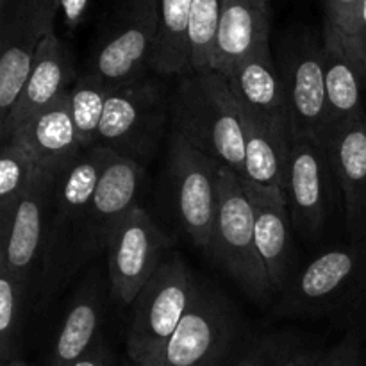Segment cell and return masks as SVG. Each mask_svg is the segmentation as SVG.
Listing matches in <instances>:
<instances>
[{
    "label": "cell",
    "instance_id": "obj_21",
    "mask_svg": "<svg viewBox=\"0 0 366 366\" xmlns=\"http://www.w3.org/2000/svg\"><path fill=\"white\" fill-rule=\"evenodd\" d=\"M106 317V293L102 281L93 274L82 282L68 306L49 366H71L100 342V327Z\"/></svg>",
    "mask_w": 366,
    "mask_h": 366
},
{
    "label": "cell",
    "instance_id": "obj_1",
    "mask_svg": "<svg viewBox=\"0 0 366 366\" xmlns=\"http://www.w3.org/2000/svg\"><path fill=\"white\" fill-rule=\"evenodd\" d=\"M170 120L189 145L243 177L245 131L227 75L218 70L182 75L170 97Z\"/></svg>",
    "mask_w": 366,
    "mask_h": 366
},
{
    "label": "cell",
    "instance_id": "obj_28",
    "mask_svg": "<svg viewBox=\"0 0 366 366\" xmlns=\"http://www.w3.org/2000/svg\"><path fill=\"white\" fill-rule=\"evenodd\" d=\"M109 92L111 86H107L99 75L88 71L75 81L68 93L71 118L82 149H92L97 145Z\"/></svg>",
    "mask_w": 366,
    "mask_h": 366
},
{
    "label": "cell",
    "instance_id": "obj_8",
    "mask_svg": "<svg viewBox=\"0 0 366 366\" xmlns=\"http://www.w3.org/2000/svg\"><path fill=\"white\" fill-rule=\"evenodd\" d=\"M239 317L227 297L199 281L195 297L157 366H218L238 338Z\"/></svg>",
    "mask_w": 366,
    "mask_h": 366
},
{
    "label": "cell",
    "instance_id": "obj_20",
    "mask_svg": "<svg viewBox=\"0 0 366 366\" xmlns=\"http://www.w3.org/2000/svg\"><path fill=\"white\" fill-rule=\"evenodd\" d=\"M327 138L332 131L366 117V66L338 41H324Z\"/></svg>",
    "mask_w": 366,
    "mask_h": 366
},
{
    "label": "cell",
    "instance_id": "obj_40",
    "mask_svg": "<svg viewBox=\"0 0 366 366\" xmlns=\"http://www.w3.org/2000/svg\"><path fill=\"white\" fill-rule=\"evenodd\" d=\"M365 120H366V117H365Z\"/></svg>",
    "mask_w": 366,
    "mask_h": 366
},
{
    "label": "cell",
    "instance_id": "obj_33",
    "mask_svg": "<svg viewBox=\"0 0 366 366\" xmlns=\"http://www.w3.org/2000/svg\"><path fill=\"white\" fill-rule=\"evenodd\" d=\"M292 356L288 340L281 336H267L254 343L252 349L239 360L236 366H275Z\"/></svg>",
    "mask_w": 366,
    "mask_h": 366
},
{
    "label": "cell",
    "instance_id": "obj_13",
    "mask_svg": "<svg viewBox=\"0 0 366 366\" xmlns=\"http://www.w3.org/2000/svg\"><path fill=\"white\" fill-rule=\"evenodd\" d=\"M142 184V164L113 152L86 211L79 247L82 264L107 249V242L117 225L138 206L136 199Z\"/></svg>",
    "mask_w": 366,
    "mask_h": 366
},
{
    "label": "cell",
    "instance_id": "obj_10",
    "mask_svg": "<svg viewBox=\"0 0 366 366\" xmlns=\"http://www.w3.org/2000/svg\"><path fill=\"white\" fill-rule=\"evenodd\" d=\"M172 239L136 206L107 242V272L111 295L120 304H132L168 256Z\"/></svg>",
    "mask_w": 366,
    "mask_h": 366
},
{
    "label": "cell",
    "instance_id": "obj_3",
    "mask_svg": "<svg viewBox=\"0 0 366 366\" xmlns=\"http://www.w3.org/2000/svg\"><path fill=\"white\" fill-rule=\"evenodd\" d=\"M366 292V239L327 249L295 270L282 288L275 315L318 318L352 306Z\"/></svg>",
    "mask_w": 366,
    "mask_h": 366
},
{
    "label": "cell",
    "instance_id": "obj_24",
    "mask_svg": "<svg viewBox=\"0 0 366 366\" xmlns=\"http://www.w3.org/2000/svg\"><path fill=\"white\" fill-rule=\"evenodd\" d=\"M39 41L20 14L0 25V124L9 118L27 84Z\"/></svg>",
    "mask_w": 366,
    "mask_h": 366
},
{
    "label": "cell",
    "instance_id": "obj_25",
    "mask_svg": "<svg viewBox=\"0 0 366 366\" xmlns=\"http://www.w3.org/2000/svg\"><path fill=\"white\" fill-rule=\"evenodd\" d=\"M156 4L159 36L152 70L159 75L189 74L188 29L193 0H156Z\"/></svg>",
    "mask_w": 366,
    "mask_h": 366
},
{
    "label": "cell",
    "instance_id": "obj_34",
    "mask_svg": "<svg viewBox=\"0 0 366 366\" xmlns=\"http://www.w3.org/2000/svg\"><path fill=\"white\" fill-rule=\"evenodd\" d=\"M350 52L361 59V63L366 66V0L361 4L360 14H357L356 27H354L352 45H350Z\"/></svg>",
    "mask_w": 366,
    "mask_h": 366
},
{
    "label": "cell",
    "instance_id": "obj_11",
    "mask_svg": "<svg viewBox=\"0 0 366 366\" xmlns=\"http://www.w3.org/2000/svg\"><path fill=\"white\" fill-rule=\"evenodd\" d=\"M332 175L335 168L325 143L313 138L292 139L282 192L293 227L306 238H317L324 231L331 207Z\"/></svg>",
    "mask_w": 366,
    "mask_h": 366
},
{
    "label": "cell",
    "instance_id": "obj_29",
    "mask_svg": "<svg viewBox=\"0 0 366 366\" xmlns=\"http://www.w3.org/2000/svg\"><path fill=\"white\" fill-rule=\"evenodd\" d=\"M225 0H193L189 13V68L192 71L213 70L214 43Z\"/></svg>",
    "mask_w": 366,
    "mask_h": 366
},
{
    "label": "cell",
    "instance_id": "obj_18",
    "mask_svg": "<svg viewBox=\"0 0 366 366\" xmlns=\"http://www.w3.org/2000/svg\"><path fill=\"white\" fill-rule=\"evenodd\" d=\"M236 100L263 120L290 131L286 88L274 63L270 41L254 46L227 74Z\"/></svg>",
    "mask_w": 366,
    "mask_h": 366
},
{
    "label": "cell",
    "instance_id": "obj_37",
    "mask_svg": "<svg viewBox=\"0 0 366 366\" xmlns=\"http://www.w3.org/2000/svg\"><path fill=\"white\" fill-rule=\"evenodd\" d=\"M322 354L324 352H318V350H300V352H293L292 356L275 366H317Z\"/></svg>",
    "mask_w": 366,
    "mask_h": 366
},
{
    "label": "cell",
    "instance_id": "obj_30",
    "mask_svg": "<svg viewBox=\"0 0 366 366\" xmlns=\"http://www.w3.org/2000/svg\"><path fill=\"white\" fill-rule=\"evenodd\" d=\"M361 4L363 0H324V41H338L350 50Z\"/></svg>",
    "mask_w": 366,
    "mask_h": 366
},
{
    "label": "cell",
    "instance_id": "obj_12",
    "mask_svg": "<svg viewBox=\"0 0 366 366\" xmlns=\"http://www.w3.org/2000/svg\"><path fill=\"white\" fill-rule=\"evenodd\" d=\"M56 174L36 172L32 184L18 202L9 231L0 234V267L36 285L49 234Z\"/></svg>",
    "mask_w": 366,
    "mask_h": 366
},
{
    "label": "cell",
    "instance_id": "obj_31",
    "mask_svg": "<svg viewBox=\"0 0 366 366\" xmlns=\"http://www.w3.org/2000/svg\"><path fill=\"white\" fill-rule=\"evenodd\" d=\"M61 0H20L14 14H20L39 39L54 31Z\"/></svg>",
    "mask_w": 366,
    "mask_h": 366
},
{
    "label": "cell",
    "instance_id": "obj_35",
    "mask_svg": "<svg viewBox=\"0 0 366 366\" xmlns=\"http://www.w3.org/2000/svg\"><path fill=\"white\" fill-rule=\"evenodd\" d=\"M88 4L89 0H61V11L64 13L68 27H77V24L84 16L86 9H88Z\"/></svg>",
    "mask_w": 366,
    "mask_h": 366
},
{
    "label": "cell",
    "instance_id": "obj_38",
    "mask_svg": "<svg viewBox=\"0 0 366 366\" xmlns=\"http://www.w3.org/2000/svg\"><path fill=\"white\" fill-rule=\"evenodd\" d=\"M20 0H0V25L9 21L18 9Z\"/></svg>",
    "mask_w": 366,
    "mask_h": 366
},
{
    "label": "cell",
    "instance_id": "obj_22",
    "mask_svg": "<svg viewBox=\"0 0 366 366\" xmlns=\"http://www.w3.org/2000/svg\"><path fill=\"white\" fill-rule=\"evenodd\" d=\"M263 41H270L268 0H225L214 43L213 70L227 75Z\"/></svg>",
    "mask_w": 366,
    "mask_h": 366
},
{
    "label": "cell",
    "instance_id": "obj_32",
    "mask_svg": "<svg viewBox=\"0 0 366 366\" xmlns=\"http://www.w3.org/2000/svg\"><path fill=\"white\" fill-rule=\"evenodd\" d=\"M317 366H366V350L361 345V336L350 329L345 338L340 340L329 352L322 354Z\"/></svg>",
    "mask_w": 366,
    "mask_h": 366
},
{
    "label": "cell",
    "instance_id": "obj_2",
    "mask_svg": "<svg viewBox=\"0 0 366 366\" xmlns=\"http://www.w3.org/2000/svg\"><path fill=\"white\" fill-rule=\"evenodd\" d=\"M111 156L109 149L95 145L82 150L74 163L56 174L49 234L34 285L41 300L49 299L82 267L79 247L86 211Z\"/></svg>",
    "mask_w": 366,
    "mask_h": 366
},
{
    "label": "cell",
    "instance_id": "obj_17",
    "mask_svg": "<svg viewBox=\"0 0 366 366\" xmlns=\"http://www.w3.org/2000/svg\"><path fill=\"white\" fill-rule=\"evenodd\" d=\"M335 177L343 193L345 225L350 242L366 239V120L345 125L325 142Z\"/></svg>",
    "mask_w": 366,
    "mask_h": 366
},
{
    "label": "cell",
    "instance_id": "obj_27",
    "mask_svg": "<svg viewBox=\"0 0 366 366\" xmlns=\"http://www.w3.org/2000/svg\"><path fill=\"white\" fill-rule=\"evenodd\" d=\"M38 167L18 142L4 143L0 154V234L9 231L18 202L32 184Z\"/></svg>",
    "mask_w": 366,
    "mask_h": 366
},
{
    "label": "cell",
    "instance_id": "obj_39",
    "mask_svg": "<svg viewBox=\"0 0 366 366\" xmlns=\"http://www.w3.org/2000/svg\"><path fill=\"white\" fill-rule=\"evenodd\" d=\"M2 366H29V365L24 363V361H21V360H14V361H11V363L2 365Z\"/></svg>",
    "mask_w": 366,
    "mask_h": 366
},
{
    "label": "cell",
    "instance_id": "obj_23",
    "mask_svg": "<svg viewBox=\"0 0 366 366\" xmlns=\"http://www.w3.org/2000/svg\"><path fill=\"white\" fill-rule=\"evenodd\" d=\"M239 109L245 131V170L242 181L259 188L282 189L292 134L286 127L263 120L242 104Z\"/></svg>",
    "mask_w": 366,
    "mask_h": 366
},
{
    "label": "cell",
    "instance_id": "obj_14",
    "mask_svg": "<svg viewBox=\"0 0 366 366\" xmlns=\"http://www.w3.org/2000/svg\"><path fill=\"white\" fill-rule=\"evenodd\" d=\"M281 77L286 88L292 139L313 138L320 143L327 142L324 46L300 43L288 56Z\"/></svg>",
    "mask_w": 366,
    "mask_h": 366
},
{
    "label": "cell",
    "instance_id": "obj_26",
    "mask_svg": "<svg viewBox=\"0 0 366 366\" xmlns=\"http://www.w3.org/2000/svg\"><path fill=\"white\" fill-rule=\"evenodd\" d=\"M32 285L0 267V361L18 360Z\"/></svg>",
    "mask_w": 366,
    "mask_h": 366
},
{
    "label": "cell",
    "instance_id": "obj_9",
    "mask_svg": "<svg viewBox=\"0 0 366 366\" xmlns=\"http://www.w3.org/2000/svg\"><path fill=\"white\" fill-rule=\"evenodd\" d=\"M167 170L182 229L195 245L207 250L218 206L220 163L172 132Z\"/></svg>",
    "mask_w": 366,
    "mask_h": 366
},
{
    "label": "cell",
    "instance_id": "obj_36",
    "mask_svg": "<svg viewBox=\"0 0 366 366\" xmlns=\"http://www.w3.org/2000/svg\"><path fill=\"white\" fill-rule=\"evenodd\" d=\"M111 352L102 342L97 343L89 352H86L81 360L75 361L71 366H109Z\"/></svg>",
    "mask_w": 366,
    "mask_h": 366
},
{
    "label": "cell",
    "instance_id": "obj_4",
    "mask_svg": "<svg viewBox=\"0 0 366 366\" xmlns=\"http://www.w3.org/2000/svg\"><path fill=\"white\" fill-rule=\"evenodd\" d=\"M199 288L188 264L168 254L138 293L127 332V354L134 366H157Z\"/></svg>",
    "mask_w": 366,
    "mask_h": 366
},
{
    "label": "cell",
    "instance_id": "obj_7",
    "mask_svg": "<svg viewBox=\"0 0 366 366\" xmlns=\"http://www.w3.org/2000/svg\"><path fill=\"white\" fill-rule=\"evenodd\" d=\"M156 0H122L100 34L92 59V74L107 86L147 77L157 49Z\"/></svg>",
    "mask_w": 366,
    "mask_h": 366
},
{
    "label": "cell",
    "instance_id": "obj_6",
    "mask_svg": "<svg viewBox=\"0 0 366 366\" xmlns=\"http://www.w3.org/2000/svg\"><path fill=\"white\" fill-rule=\"evenodd\" d=\"M170 117L167 88L157 79L142 77L111 88L97 145L143 167L161 142Z\"/></svg>",
    "mask_w": 366,
    "mask_h": 366
},
{
    "label": "cell",
    "instance_id": "obj_16",
    "mask_svg": "<svg viewBox=\"0 0 366 366\" xmlns=\"http://www.w3.org/2000/svg\"><path fill=\"white\" fill-rule=\"evenodd\" d=\"M254 213L256 245L268 272L274 292L281 293L288 285L293 270L292 214L281 188H259L243 181Z\"/></svg>",
    "mask_w": 366,
    "mask_h": 366
},
{
    "label": "cell",
    "instance_id": "obj_5",
    "mask_svg": "<svg viewBox=\"0 0 366 366\" xmlns=\"http://www.w3.org/2000/svg\"><path fill=\"white\" fill-rule=\"evenodd\" d=\"M207 252L249 297L267 300L274 293L256 245L252 206L242 177L222 164L218 175V206Z\"/></svg>",
    "mask_w": 366,
    "mask_h": 366
},
{
    "label": "cell",
    "instance_id": "obj_15",
    "mask_svg": "<svg viewBox=\"0 0 366 366\" xmlns=\"http://www.w3.org/2000/svg\"><path fill=\"white\" fill-rule=\"evenodd\" d=\"M74 77V59H71L68 46L57 38L56 31L43 36L38 50H36L34 66L29 75L27 84H25L14 109L11 111L9 118L0 124L2 145L13 138L14 132L25 122L66 97L71 86L75 84Z\"/></svg>",
    "mask_w": 366,
    "mask_h": 366
},
{
    "label": "cell",
    "instance_id": "obj_19",
    "mask_svg": "<svg viewBox=\"0 0 366 366\" xmlns=\"http://www.w3.org/2000/svg\"><path fill=\"white\" fill-rule=\"evenodd\" d=\"M11 139L27 150L39 170L50 174H59L84 150L79 143L68 95L25 122Z\"/></svg>",
    "mask_w": 366,
    "mask_h": 366
}]
</instances>
